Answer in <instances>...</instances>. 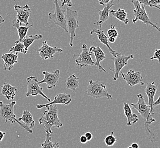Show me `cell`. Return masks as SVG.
I'll use <instances>...</instances> for the list:
<instances>
[{
	"label": "cell",
	"mask_w": 160,
	"mask_h": 148,
	"mask_svg": "<svg viewBox=\"0 0 160 148\" xmlns=\"http://www.w3.org/2000/svg\"><path fill=\"white\" fill-rule=\"evenodd\" d=\"M84 136L86 137V140L88 141H89L92 139V134L90 132H88L85 133Z\"/></svg>",
	"instance_id": "cell-35"
},
{
	"label": "cell",
	"mask_w": 160,
	"mask_h": 148,
	"mask_svg": "<svg viewBox=\"0 0 160 148\" xmlns=\"http://www.w3.org/2000/svg\"><path fill=\"white\" fill-rule=\"evenodd\" d=\"M110 14L111 16L117 19L119 21L122 22L124 25H127L129 22V19L127 18V13L125 10L122 9L120 8L118 9L117 10L115 11L113 10H110Z\"/></svg>",
	"instance_id": "cell-25"
},
{
	"label": "cell",
	"mask_w": 160,
	"mask_h": 148,
	"mask_svg": "<svg viewBox=\"0 0 160 148\" xmlns=\"http://www.w3.org/2000/svg\"><path fill=\"white\" fill-rule=\"evenodd\" d=\"M157 89V86L154 82H148L147 83V87L145 89V93L148 96V105L152 110H154V108H153V104L154 103V95L156 93Z\"/></svg>",
	"instance_id": "cell-20"
},
{
	"label": "cell",
	"mask_w": 160,
	"mask_h": 148,
	"mask_svg": "<svg viewBox=\"0 0 160 148\" xmlns=\"http://www.w3.org/2000/svg\"><path fill=\"white\" fill-rule=\"evenodd\" d=\"M4 22H5V19L3 18V17L2 16L0 15V24H2V23H3Z\"/></svg>",
	"instance_id": "cell-42"
},
{
	"label": "cell",
	"mask_w": 160,
	"mask_h": 148,
	"mask_svg": "<svg viewBox=\"0 0 160 148\" xmlns=\"http://www.w3.org/2000/svg\"><path fill=\"white\" fill-rule=\"evenodd\" d=\"M28 89L26 93V96H42L44 98L46 99L48 102H51V99L48 98L44 93L43 92V88L39 86L38 83L37 77H30L26 79Z\"/></svg>",
	"instance_id": "cell-9"
},
{
	"label": "cell",
	"mask_w": 160,
	"mask_h": 148,
	"mask_svg": "<svg viewBox=\"0 0 160 148\" xmlns=\"http://www.w3.org/2000/svg\"><path fill=\"white\" fill-rule=\"evenodd\" d=\"M81 49L82 51L81 54H74L73 56V58H75V62L76 65L80 68H82V67L94 66L95 62L92 61L91 57L92 54L88 50V47L86 44H82Z\"/></svg>",
	"instance_id": "cell-10"
},
{
	"label": "cell",
	"mask_w": 160,
	"mask_h": 148,
	"mask_svg": "<svg viewBox=\"0 0 160 148\" xmlns=\"http://www.w3.org/2000/svg\"><path fill=\"white\" fill-rule=\"evenodd\" d=\"M114 5V1H110L109 3L105 5L104 8L99 11L98 14L99 18L97 22L94 23V25L99 26L100 29H101L103 24L110 17V10L111 7Z\"/></svg>",
	"instance_id": "cell-18"
},
{
	"label": "cell",
	"mask_w": 160,
	"mask_h": 148,
	"mask_svg": "<svg viewBox=\"0 0 160 148\" xmlns=\"http://www.w3.org/2000/svg\"><path fill=\"white\" fill-rule=\"evenodd\" d=\"M77 16V11L69 9L68 8H66V26L68 33L70 34L69 45L71 47L73 46L74 37L76 36V30L79 27Z\"/></svg>",
	"instance_id": "cell-5"
},
{
	"label": "cell",
	"mask_w": 160,
	"mask_h": 148,
	"mask_svg": "<svg viewBox=\"0 0 160 148\" xmlns=\"http://www.w3.org/2000/svg\"><path fill=\"white\" fill-rule=\"evenodd\" d=\"M51 140V135L46 132L45 141L41 144L40 148H59V142H53Z\"/></svg>",
	"instance_id": "cell-28"
},
{
	"label": "cell",
	"mask_w": 160,
	"mask_h": 148,
	"mask_svg": "<svg viewBox=\"0 0 160 148\" xmlns=\"http://www.w3.org/2000/svg\"><path fill=\"white\" fill-rule=\"evenodd\" d=\"M139 3L144 6H149L150 7L156 8L160 10V1L159 0H144V1H139Z\"/></svg>",
	"instance_id": "cell-30"
},
{
	"label": "cell",
	"mask_w": 160,
	"mask_h": 148,
	"mask_svg": "<svg viewBox=\"0 0 160 148\" xmlns=\"http://www.w3.org/2000/svg\"><path fill=\"white\" fill-rule=\"evenodd\" d=\"M134 58V56L132 54H131L129 56H124L122 53L116 52V53L113 56L112 59L114 61V70H111V71H114V77H112L113 80H117L119 78V74L121 72L122 68L126 66L128 64V61L129 59H132Z\"/></svg>",
	"instance_id": "cell-8"
},
{
	"label": "cell",
	"mask_w": 160,
	"mask_h": 148,
	"mask_svg": "<svg viewBox=\"0 0 160 148\" xmlns=\"http://www.w3.org/2000/svg\"><path fill=\"white\" fill-rule=\"evenodd\" d=\"M60 70H57L53 72H49L48 71H43L44 79L39 82V84L42 83H46L47 89H51L55 87L59 82L60 78Z\"/></svg>",
	"instance_id": "cell-14"
},
{
	"label": "cell",
	"mask_w": 160,
	"mask_h": 148,
	"mask_svg": "<svg viewBox=\"0 0 160 148\" xmlns=\"http://www.w3.org/2000/svg\"><path fill=\"white\" fill-rule=\"evenodd\" d=\"M120 74L123 79L126 82L127 86L133 87L137 84H140L142 86L144 85L143 78L139 71L130 70L126 74H123L122 72H120Z\"/></svg>",
	"instance_id": "cell-12"
},
{
	"label": "cell",
	"mask_w": 160,
	"mask_h": 148,
	"mask_svg": "<svg viewBox=\"0 0 160 148\" xmlns=\"http://www.w3.org/2000/svg\"><path fill=\"white\" fill-rule=\"evenodd\" d=\"M17 92V88L16 87L12 86L11 84L3 82L2 86L1 93L5 98L8 100H13L14 99Z\"/></svg>",
	"instance_id": "cell-23"
},
{
	"label": "cell",
	"mask_w": 160,
	"mask_h": 148,
	"mask_svg": "<svg viewBox=\"0 0 160 148\" xmlns=\"http://www.w3.org/2000/svg\"><path fill=\"white\" fill-rule=\"evenodd\" d=\"M80 79L76 77L75 74H73L67 78L66 80V87L67 88L72 91H75L79 86V82L78 80Z\"/></svg>",
	"instance_id": "cell-26"
},
{
	"label": "cell",
	"mask_w": 160,
	"mask_h": 148,
	"mask_svg": "<svg viewBox=\"0 0 160 148\" xmlns=\"http://www.w3.org/2000/svg\"><path fill=\"white\" fill-rule=\"evenodd\" d=\"M35 51L39 53L42 60L52 59L56 53H62V49L57 47H51L47 44V41L44 40L42 43V46L40 49H35Z\"/></svg>",
	"instance_id": "cell-11"
},
{
	"label": "cell",
	"mask_w": 160,
	"mask_h": 148,
	"mask_svg": "<svg viewBox=\"0 0 160 148\" xmlns=\"http://www.w3.org/2000/svg\"><path fill=\"white\" fill-rule=\"evenodd\" d=\"M64 5H67V6H69V7H72V3L71 2V0H67V1H62V6L61 8H62Z\"/></svg>",
	"instance_id": "cell-34"
},
{
	"label": "cell",
	"mask_w": 160,
	"mask_h": 148,
	"mask_svg": "<svg viewBox=\"0 0 160 148\" xmlns=\"http://www.w3.org/2000/svg\"><path fill=\"white\" fill-rule=\"evenodd\" d=\"M117 142V139L114 136V132L112 131L110 135L106 136L105 138V143L108 147H111Z\"/></svg>",
	"instance_id": "cell-31"
},
{
	"label": "cell",
	"mask_w": 160,
	"mask_h": 148,
	"mask_svg": "<svg viewBox=\"0 0 160 148\" xmlns=\"http://www.w3.org/2000/svg\"><path fill=\"white\" fill-rule=\"evenodd\" d=\"M132 3L135 6V9L133 11L134 15V18L132 19L133 23L136 24V22L138 21H140L145 25H151L153 28L160 31V28L157 25L154 24L152 22H151L148 14L145 9V6L139 3V1H132Z\"/></svg>",
	"instance_id": "cell-6"
},
{
	"label": "cell",
	"mask_w": 160,
	"mask_h": 148,
	"mask_svg": "<svg viewBox=\"0 0 160 148\" xmlns=\"http://www.w3.org/2000/svg\"><path fill=\"white\" fill-rule=\"evenodd\" d=\"M131 148H139V144H138V143H136V142H135V143H133V144H131Z\"/></svg>",
	"instance_id": "cell-41"
},
{
	"label": "cell",
	"mask_w": 160,
	"mask_h": 148,
	"mask_svg": "<svg viewBox=\"0 0 160 148\" xmlns=\"http://www.w3.org/2000/svg\"><path fill=\"white\" fill-rule=\"evenodd\" d=\"M54 3L55 7V12L48 13L49 21L53 22L56 25L62 28L68 33L66 26V10L62 9L58 1H55Z\"/></svg>",
	"instance_id": "cell-7"
},
{
	"label": "cell",
	"mask_w": 160,
	"mask_h": 148,
	"mask_svg": "<svg viewBox=\"0 0 160 148\" xmlns=\"http://www.w3.org/2000/svg\"><path fill=\"white\" fill-rule=\"evenodd\" d=\"M94 33L97 34V35L98 36V38L99 42L107 47L108 49L109 50V51H110V53H111V55H112V56H114L117 51H115V50H113L111 49V47L109 46L108 37L105 35L104 31L102 30L101 29H97L96 28H92V31H90V34L92 35V34H94Z\"/></svg>",
	"instance_id": "cell-22"
},
{
	"label": "cell",
	"mask_w": 160,
	"mask_h": 148,
	"mask_svg": "<svg viewBox=\"0 0 160 148\" xmlns=\"http://www.w3.org/2000/svg\"><path fill=\"white\" fill-rule=\"evenodd\" d=\"M43 38V35L42 34H35V35H30L27 37H25L23 40V43L25 46V51L28 53V49L29 47L31 46L32 43H34L35 40H39Z\"/></svg>",
	"instance_id": "cell-27"
},
{
	"label": "cell",
	"mask_w": 160,
	"mask_h": 148,
	"mask_svg": "<svg viewBox=\"0 0 160 148\" xmlns=\"http://www.w3.org/2000/svg\"><path fill=\"white\" fill-rule=\"evenodd\" d=\"M127 148H131V146H129V147H128Z\"/></svg>",
	"instance_id": "cell-43"
},
{
	"label": "cell",
	"mask_w": 160,
	"mask_h": 148,
	"mask_svg": "<svg viewBox=\"0 0 160 148\" xmlns=\"http://www.w3.org/2000/svg\"><path fill=\"white\" fill-rule=\"evenodd\" d=\"M18 54L8 53L3 54L1 59L3 62V70L5 71H10L14 66L18 63Z\"/></svg>",
	"instance_id": "cell-16"
},
{
	"label": "cell",
	"mask_w": 160,
	"mask_h": 148,
	"mask_svg": "<svg viewBox=\"0 0 160 148\" xmlns=\"http://www.w3.org/2000/svg\"><path fill=\"white\" fill-rule=\"evenodd\" d=\"M89 51L91 54H93L94 56H95V58H96V61L94 65L98 67L99 70L103 71L104 72L106 73L107 72L104 68H103V67L101 65L102 61H103L106 58L105 53L101 49V48L99 46H92L90 47Z\"/></svg>",
	"instance_id": "cell-17"
},
{
	"label": "cell",
	"mask_w": 160,
	"mask_h": 148,
	"mask_svg": "<svg viewBox=\"0 0 160 148\" xmlns=\"http://www.w3.org/2000/svg\"><path fill=\"white\" fill-rule=\"evenodd\" d=\"M80 141L81 143H82V144H86V142H88L86 137L84 136V135H82L80 137Z\"/></svg>",
	"instance_id": "cell-37"
},
{
	"label": "cell",
	"mask_w": 160,
	"mask_h": 148,
	"mask_svg": "<svg viewBox=\"0 0 160 148\" xmlns=\"http://www.w3.org/2000/svg\"><path fill=\"white\" fill-rule=\"evenodd\" d=\"M42 117L39 119V123L42 124L46 132L50 135L52 133V128L55 127L59 128L62 126V124L58 117V107L57 105H49L46 107Z\"/></svg>",
	"instance_id": "cell-2"
},
{
	"label": "cell",
	"mask_w": 160,
	"mask_h": 148,
	"mask_svg": "<svg viewBox=\"0 0 160 148\" xmlns=\"http://www.w3.org/2000/svg\"><path fill=\"white\" fill-rule=\"evenodd\" d=\"M18 120L23 124L30 131V133H32V128L35 126V121L33 119L32 115L30 111L25 110L23 112L21 117H19Z\"/></svg>",
	"instance_id": "cell-19"
},
{
	"label": "cell",
	"mask_w": 160,
	"mask_h": 148,
	"mask_svg": "<svg viewBox=\"0 0 160 148\" xmlns=\"http://www.w3.org/2000/svg\"><path fill=\"white\" fill-rule=\"evenodd\" d=\"M116 38H108V42H110V43H114L115 41H116Z\"/></svg>",
	"instance_id": "cell-40"
},
{
	"label": "cell",
	"mask_w": 160,
	"mask_h": 148,
	"mask_svg": "<svg viewBox=\"0 0 160 148\" xmlns=\"http://www.w3.org/2000/svg\"><path fill=\"white\" fill-rule=\"evenodd\" d=\"M72 102V98L71 95L68 93H59L55 96L53 100L49 102L48 104H37V108L41 109L44 107H47L49 105H57V104H62V105H69Z\"/></svg>",
	"instance_id": "cell-15"
},
{
	"label": "cell",
	"mask_w": 160,
	"mask_h": 148,
	"mask_svg": "<svg viewBox=\"0 0 160 148\" xmlns=\"http://www.w3.org/2000/svg\"><path fill=\"white\" fill-rule=\"evenodd\" d=\"M9 53H14V54H18V53H21L26 54L27 52L25 51V46L23 43L22 42H15V45L12 46L9 50Z\"/></svg>",
	"instance_id": "cell-29"
},
{
	"label": "cell",
	"mask_w": 160,
	"mask_h": 148,
	"mask_svg": "<svg viewBox=\"0 0 160 148\" xmlns=\"http://www.w3.org/2000/svg\"><path fill=\"white\" fill-rule=\"evenodd\" d=\"M160 50L159 49H156L154 51V54L153 56L150 58L151 61H153L154 59H157L158 61V62L160 63Z\"/></svg>",
	"instance_id": "cell-33"
},
{
	"label": "cell",
	"mask_w": 160,
	"mask_h": 148,
	"mask_svg": "<svg viewBox=\"0 0 160 148\" xmlns=\"http://www.w3.org/2000/svg\"><path fill=\"white\" fill-rule=\"evenodd\" d=\"M14 8L17 12L16 21L21 25L22 24L26 26L28 25V19L31 16V9L29 6L27 4L23 7L18 5H15Z\"/></svg>",
	"instance_id": "cell-13"
},
{
	"label": "cell",
	"mask_w": 160,
	"mask_h": 148,
	"mask_svg": "<svg viewBox=\"0 0 160 148\" xmlns=\"http://www.w3.org/2000/svg\"><path fill=\"white\" fill-rule=\"evenodd\" d=\"M16 104V101L13 100L9 104H4L3 102H0V117L5 120V123L8 121H9L12 124L16 122L23 129L30 133L28 128L23 124L18 121V119L16 118V115L14 113V107Z\"/></svg>",
	"instance_id": "cell-4"
},
{
	"label": "cell",
	"mask_w": 160,
	"mask_h": 148,
	"mask_svg": "<svg viewBox=\"0 0 160 148\" xmlns=\"http://www.w3.org/2000/svg\"><path fill=\"white\" fill-rule=\"evenodd\" d=\"M123 112L127 117V126H131L133 124H135L139 120L138 116L133 114L129 104L126 102H123Z\"/></svg>",
	"instance_id": "cell-21"
},
{
	"label": "cell",
	"mask_w": 160,
	"mask_h": 148,
	"mask_svg": "<svg viewBox=\"0 0 160 148\" xmlns=\"http://www.w3.org/2000/svg\"><path fill=\"white\" fill-rule=\"evenodd\" d=\"M110 1V0H100V1H99L98 3L99 4L105 6L106 4L109 3Z\"/></svg>",
	"instance_id": "cell-36"
},
{
	"label": "cell",
	"mask_w": 160,
	"mask_h": 148,
	"mask_svg": "<svg viewBox=\"0 0 160 148\" xmlns=\"http://www.w3.org/2000/svg\"><path fill=\"white\" fill-rule=\"evenodd\" d=\"M137 97L138 98V102L135 104L131 103V105L132 107L133 108L135 109L136 110L139 112V114L145 120V126L147 134L152 142H155L158 140V139L154 137L153 133L151 131L149 126L150 124L156 121L153 117V116L154 114V110H152L151 108L149 107L148 104H146L144 97L142 94L139 93L137 95Z\"/></svg>",
	"instance_id": "cell-1"
},
{
	"label": "cell",
	"mask_w": 160,
	"mask_h": 148,
	"mask_svg": "<svg viewBox=\"0 0 160 148\" xmlns=\"http://www.w3.org/2000/svg\"><path fill=\"white\" fill-rule=\"evenodd\" d=\"M108 38L112 37L117 39L118 37V33L115 25H111V27L108 30Z\"/></svg>",
	"instance_id": "cell-32"
},
{
	"label": "cell",
	"mask_w": 160,
	"mask_h": 148,
	"mask_svg": "<svg viewBox=\"0 0 160 148\" xmlns=\"http://www.w3.org/2000/svg\"><path fill=\"white\" fill-rule=\"evenodd\" d=\"M86 93L88 95L90 96L95 99L105 97L109 100L112 99V95L108 92L106 84L98 80H89Z\"/></svg>",
	"instance_id": "cell-3"
},
{
	"label": "cell",
	"mask_w": 160,
	"mask_h": 148,
	"mask_svg": "<svg viewBox=\"0 0 160 148\" xmlns=\"http://www.w3.org/2000/svg\"><path fill=\"white\" fill-rule=\"evenodd\" d=\"M160 96H159L158 99L156 102H154L153 104V108H154V107L157 106V105H160Z\"/></svg>",
	"instance_id": "cell-38"
},
{
	"label": "cell",
	"mask_w": 160,
	"mask_h": 148,
	"mask_svg": "<svg viewBox=\"0 0 160 148\" xmlns=\"http://www.w3.org/2000/svg\"><path fill=\"white\" fill-rule=\"evenodd\" d=\"M12 26L16 28L18 31V40H16V42H23V39L25 37H26V35L28 33V30L30 28L33 26V25H31L28 26H23L20 25L18 22L16 21V19L12 21Z\"/></svg>",
	"instance_id": "cell-24"
},
{
	"label": "cell",
	"mask_w": 160,
	"mask_h": 148,
	"mask_svg": "<svg viewBox=\"0 0 160 148\" xmlns=\"http://www.w3.org/2000/svg\"><path fill=\"white\" fill-rule=\"evenodd\" d=\"M6 135V132H3L0 130V142H1L2 141L3 138H4V136Z\"/></svg>",
	"instance_id": "cell-39"
}]
</instances>
